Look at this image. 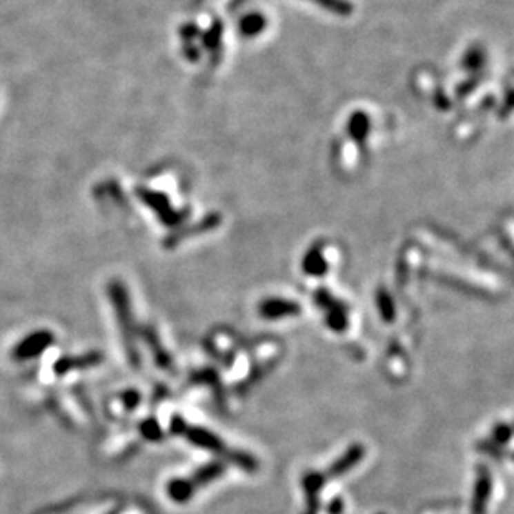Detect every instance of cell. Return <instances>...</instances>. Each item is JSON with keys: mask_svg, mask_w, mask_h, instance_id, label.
Returning <instances> with one entry per match:
<instances>
[{"mask_svg": "<svg viewBox=\"0 0 514 514\" xmlns=\"http://www.w3.org/2000/svg\"><path fill=\"white\" fill-rule=\"evenodd\" d=\"M170 433L180 436L184 435L185 439H188L195 446L208 449V451L215 453L220 458L224 456L225 461L233 463L235 466L245 469V471H255L257 469V461L252 456L230 448L224 439H220L217 435L205 430V428L188 426V423L181 416H173L172 421H170Z\"/></svg>", "mask_w": 514, "mask_h": 514, "instance_id": "obj_1", "label": "cell"}, {"mask_svg": "<svg viewBox=\"0 0 514 514\" xmlns=\"http://www.w3.org/2000/svg\"><path fill=\"white\" fill-rule=\"evenodd\" d=\"M140 433L145 439L150 441H159L161 439V430L160 424L155 419H145L140 423Z\"/></svg>", "mask_w": 514, "mask_h": 514, "instance_id": "obj_9", "label": "cell"}, {"mask_svg": "<svg viewBox=\"0 0 514 514\" xmlns=\"http://www.w3.org/2000/svg\"><path fill=\"white\" fill-rule=\"evenodd\" d=\"M103 362V355L100 351H88L83 355L75 356H62L54 363L52 370L57 376H66L72 371L87 370V368L99 366Z\"/></svg>", "mask_w": 514, "mask_h": 514, "instance_id": "obj_5", "label": "cell"}, {"mask_svg": "<svg viewBox=\"0 0 514 514\" xmlns=\"http://www.w3.org/2000/svg\"><path fill=\"white\" fill-rule=\"evenodd\" d=\"M54 342L55 337L50 330L34 331L23 339H20L10 355L15 362H30V359L39 358L40 355L46 353L48 348L54 345Z\"/></svg>", "mask_w": 514, "mask_h": 514, "instance_id": "obj_4", "label": "cell"}, {"mask_svg": "<svg viewBox=\"0 0 514 514\" xmlns=\"http://www.w3.org/2000/svg\"><path fill=\"white\" fill-rule=\"evenodd\" d=\"M261 313L268 319H277L285 317V315L297 313V306H295V303L283 302V299H270L261 306Z\"/></svg>", "mask_w": 514, "mask_h": 514, "instance_id": "obj_7", "label": "cell"}, {"mask_svg": "<svg viewBox=\"0 0 514 514\" xmlns=\"http://www.w3.org/2000/svg\"><path fill=\"white\" fill-rule=\"evenodd\" d=\"M145 339H147L148 348L152 350L159 366L165 368V370H172V358H170V355L165 351V348L161 346V343L157 339L155 335H153L152 331H147V333H145Z\"/></svg>", "mask_w": 514, "mask_h": 514, "instance_id": "obj_8", "label": "cell"}, {"mask_svg": "<svg viewBox=\"0 0 514 514\" xmlns=\"http://www.w3.org/2000/svg\"><path fill=\"white\" fill-rule=\"evenodd\" d=\"M315 2H318L323 7H328V9L337 10L338 14H346L348 9H350V6L343 0H315Z\"/></svg>", "mask_w": 514, "mask_h": 514, "instance_id": "obj_11", "label": "cell"}, {"mask_svg": "<svg viewBox=\"0 0 514 514\" xmlns=\"http://www.w3.org/2000/svg\"><path fill=\"white\" fill-rule=\"evenodd\" d=\"M120 402L123 403L125 410H128V411L133 410V408L139 406V403H140V395H139V391H135V390H127V391H123V393H122V396H120Z\"/></svg>", "mask_w": 514, "mask_h": 514, "instance_id": "obj_10", "label": "cell"}, {"mask_svg": "<svg viewBox=\"0 0 514 514\" xmlns=\"http://www.w3.org/2000/svg\"><path fill=\"white\" fill-rule=\"evenodd\" d=\"M489 495H491V476H489V473H484L476 483V495L473 497V511L483 514Z\"/></svg>", "mask_w": 514, "mask_h": 514, "instance_id": "obj_6", "label": "cell"}, {"mask_svg": "<svg viewBox=\"0 0 514 514\" xmlns=\"http://www.w3.org/2000/svg\"><path fill=\"white\" fill-rule=\"evenodd\" d=\"M221 473H224V464H206V466L198 469L197 473H193L192 476L170 481L167 484V495L170 496V500H173L175 503H187L190 497L195 495L198 488L213 483Z\"/></svg>", "mask_w": 514, "mask_h": 514, "instance_id": "obj_3", "label": "cell"}, {"mask_svg": "<svg viewBox=\"0 0 514 514\" xmlns=\"http://www.w3.org/2000/svg\"><path fill=\"white\" fill-rule=\"evenodd\" d=\"M108 293H110L113 308H115L117 317H119L120 333H122L125 353L128 356V362H130L133 366H137L140 363V358L135 345V326H133L130 303H128L127 293H125L123 286L120 285V283H112L110 288H108Z\"/></svg>", "mask_w": 514, "mask_h": 514, "instance_id": "obj_2", "label": "cell"}]
</instances>
